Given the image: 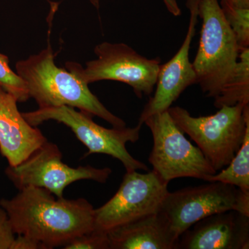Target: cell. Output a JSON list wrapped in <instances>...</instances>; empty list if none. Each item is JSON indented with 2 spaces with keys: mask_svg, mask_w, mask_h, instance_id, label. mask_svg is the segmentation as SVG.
Returning a JSON list of instances; mask_svg holds the SVG:
<instances>
[{
  "mask_svg": "<svg viewBox=\"0 0 249 249\" xmlns=\"http://www.w3.org/2000/svg\"><path fill=\"white\" fill-rule=\"evenodd\" d=\"M16 234L36 241L44 249L64 247L94 229L95 209L83 198L55 199L43 188L27 186L11 199L0 200Z\"/></svg>",
  "mask_w": 249,
  "mask_h": 249,
  "instance_id": "6da1fadb",
  "label": "cell"
},
{
  "mask_svg": "<svg viewBox=\"0 0 249 249\" xmlns=\"http://www.w3.org/2000/svg\"><path fill=\"white\" fill-rule=\"evenodd\" d=\"M54 57L48 41L47 48L16 65V73L25 83L29 98L35 100L39 108L68 106L98 116L113 127H126V123L108 110L88 84L66 69L57 66Z\"/></svg>",
  "mask_w": 249,
  "mask_h": 249,
  "instance_id": "7a4b0ae2",
  "label": "cell"
},
{
  "mask_svg": "<svg viewBox=\"0 0 249 249\" xmlns=\"http://www.w3.org/2000/svg\"><path fill=\"white\" fill-rule=\"evenodd\" d=\"M219 109L213 115L199 117L178 106L168 109L174 122L196 142L216 172L231 161L249 126V104L239 103Z\"/></svg>",
  "mask_w": 249,
  "mask_h": 249,
  "instance_id": "3957f363",
  "label": "cell"
},
{
  "mask_svg": "<svg viewBox=\"0 0 249 249\" xmlns=\"http://www.w3.org/2000/svg\"><path fill=\"white\" fill-rule=\"evenodd\" d=\"M201 28L199 47L193 63L196 84L209 98H216L235 68L240 49L226 21L219 0H200Z\"/></svg>",
  "mask_w": 249,
  "mask_h": 249,
  "instance_id": "277c9868",
  "label": "cell"
},
{
  "mask_svg": "<svg viewBox=\"0 0 249 249\" xmlns=\"http://www.w3.org/2000/svg\"><path fill=\"white\" fill-rule=\"evenodd\" d=\"M22 115L34 127L50 120L65 124L88 147L85 158L91 154H105L120 160L127 172L149 171L148 167L134 158L126 148L127 142H136L139 140L142 123L139 122L134 127L106 128L96 124L93 121V116L68 106L38 108L37 110L22 113Z\"/></svg>",
  "mask_w": 249,
  "mask_h": 249,
  "instance_id": "5b68a950",
  "label": "cell"
},
{
  "mask_svg": "<svg viewBox=\"0 0 249 249\" xmlns=\"http://www.w3.org/2000/svg\"><path fill=\"white\" fill-rule=\"evenodd\" d=\"M97 58L86 62L85 68L74 62H67L66 70L86 84L101 80H114L129 85L139 98L155 91L160 59H149L124 43L104 42L96 45Z\"/></svg>",
  "mask_w": 249,
  "mask_h": 249,
  "instance_id": "8992f818",
  "label": "cell"
},
{
  "mask_svg": "<svg viewBox=\"0 0 249 249\" xmlns=\"http://www.w3.org/2000/svg\"><path fill=\"white\" fill-rule=\"evenodd\" d=\"M143 124L150 129L153 138L149 162L165 181L169 183L181 178L209 181L217 173L200 149L186 138L168 110L152 114Z\"/></svg>",
  "mask_w": 249,
  "mask_h": 249,
  "instance_id": "52a82bcc",
  "label": "cell"
},
{
  "mask_svg": "<svg viewBox=\"0 0 249 249\" xmlns=\"http://www.w3.org/2000/svg\"><path fill=\"white\" fill-rule=\"evenodd\" d=\"M249 217V193L219 181L168 191L160 212L164 214L178 237L201 219L228 211Z\"/></svg>",
  "mask_w": 249,
  "mask_h": 249,
  "instance_id": "ba28073f",
  "label": "cell"
},
{
  "mask_svg": "<svg viewBox=\"0 0 249 249\" xmlns=\"http://www.w3.org/2000/svg\"><path fill=\"white\" fill-rule=\"evenodd\" d=\"M168 183L153 170L147 173L126 171L115 195L95 209V229L107 232L159 212Z\"/></svg>",
  "mask_w": 249,
  "mask_h": 249,
  "instance_id": "9c48e42d",
  "label": "cell"
},
{
  "mask_svg": "<svg viewBox=\"0 0 249 249\" xmlns=\"http://www.w3.org/2000/svg\"><path fill=\"white\" fill-rule=\"evenodd\" d=\"M58 145L47 141L22 163L6 168V176L18 189L24 187L43 188L63 198L65 188L80 180H92L106 183L112 170L109 168H96L90 165L71 168L62 160Z\"/></svg>",
  "mask_w": 249,
  "mask_h": 249,
  "instance_id": "30bf717a",
  "label": "cell"
},
{
  "mask_svg": "<svg viewBox=\"0 0 249 249\" xmlns=\"http://www.w3.org/2000/svg\"><path fill=\"white\" fill-rule=\"evenodd\" d=\"M199 1L200 0H186L190 19L186 37L173 58L160 65L155 93L142 109L139 123L143 124V121L152 114L168 110L188 87L196 84V72L189 54L199 18Z\"/></svg>",
  "mask_w": 249,
  "mask_h": 249,
  "instance_id": "8fae6325",
  "label": "cell"
},
{
  "mask_svg": "<svg viewBox=\"0 0 249 249\" xmlns=\"http://www.w3.org/2000/svg\"><path fill=\"white\" fill-rule=\"evenodd\" d=\"M180 236L178 249H249V217L228 211L204 218Z\"/></svg>",
  "mask_w": 249,
  "mask_h": 249,
  "instance_id": "7c38bea8",
  "label": "cell"
},
{
  "mask_svg": "<svg viewBox=\"0 0 249 249\" xmlns=\"http://www.w3.org/2000/svg\"><path fill=\"white\" fill-rule=\"evenodd\" d=\"M18 103L0 85V152L12 166L22 163L47 141L40 129L26 121Z\"/></svg>",
  "mask_w": 249,
  "mask_h": 249,
  "instance_id": "4fadbf2b",
  "label": "cell"
},
{
  "mask_svg": "<svg viewBox=\"0 0 249 249\" xmlns=\"http://www.w3.org/2000/svg\"><path fill=\"white\" fill-rule=\"evenodd\" d=\"M107 232L110 249H178L179 237L160 211Z\"/></svg>",
  "mask_w": 249,
  "mask_h": 249,
  "instance_id": "5bb4252c",
  "label": "cell"
},
{
  "mask_svg": "<svg viewBox=\"0 0 249 249\" xmlns=\"http://www.w3.org/2000/svg\"><path fill=\"white\" fill-rule=\"evenodd\" d=\"M214 99L217 108L249 104V48L241 51L231 75Z\"/></svg>",
  "mask_w": 249,
  "mask_h": 249,
  "instance_id": "9a60e30c",
  "label": "cell"
},
{
  "mask_svg": "<svg viewBox=\"0 0 249 249\" xmlns=\"http://www.w3.org/2000/svg\"><path fill=\"white\" fill-rule=\"evenodd\" d=\"M214 181L232 185L249 193V126L243 142L231 161L219 173L211 177L208 182Z\"/></svg>",
  "mask_w": 249,
  "mask_h": 249,
  "instance_id": "2e32d148",
  "label": "cell"
},
{
  "mask_svg": "<svg viewBox=\"0 0 249 249\" xmlns=\"http://www.w3.org/2000/svg\"><path fill=\"white\" fill-rule=\"evenodd\" d=\"M226 21L235 34L239 48H249V8L242 7L235 0H219Z\"/></svg>",
  "mask_w": 249,
  "mask_h": 249,
  "instance_id": "e0dca14e",
  "label": "cell"
},
{
  "mask_svg": "<svg viewBox=\"0 0 249 249\" xmlns=\"http://www.w3.org/2000/svg\"><path fill=\"white\" fill-rule=\"evenodd\" d=\"M0 85L14 95L18 103H24L29 99L27 86L17 73L9 66L7 55L0 53Z\"/></svg>",
  "mask_w": 249,
  "mask_h": 249,
  "instance_id": "ac0fdd59",
  "label": "cell"
},
{
  "mask_svg": "<svg viewBox=\"0 0 249 249\" xmlns=\"http://www.w3.org/2000/svg\"><path fill=\"white\" fill-rule=\"evenodd\" d=\"M65 249H110L108 232L93 229L69 242Z\"/></svg>",
  "mask_w": 249,
  "mask_h": 249,
  "instance_id": "d6986e66",
  "label": "cell"
},
{
  "mask_svg": "<svg viewBox=\"0 0 249 249\" xmlns=\"http://www.w3.org/2000/svg\"><path fill=\"white\" fill-rule=\"evenodd\" d=\"M16 232L9 216L2 208H0V249H13L16 241Z\"/></svg>",
  "mask_w": 249,
  "mask_h": 249,
  "instance_id": "ffe728a7",
  "label": "cell"
},
{
  "mask_svg": "<svg viewBox=\"0 0 249 249\" xmlns=\"http://www.w3.org/2000/svg\"><path fill=\"white\" fill-rule=\"evenodd\" d=\"M13 249H44L43 247L36 241L31 240L24 236L18 235Z\"/></svg>",
  "mask_w": 249,
  "mask_h": 249,
  "instance_id": "44dd1931",
  "label": "cell"
},
{
  "mask_svg": "<svg viewBox=\"0 0 249 249\" xmlns=\"http://www.w3.org/2000/svg\"><path fill=\"white\" fill-rule=\"evenodd\" d=\"M162 1L170 14L175 17L181 16V10L180 9L177 0H162Z\"/></svg>",
  "mask_w": 249,
  "mask_h": 249,
  "instance_id": "7402d4cb",
  "label": "cell"
},
{
  "mask_svg": "<svg viewBox=\"0 0 249 249\" xmlns=\"http://www.w3.org/2000/svg\"><path fill=\"white\" fill-rule=\"evenodd\" d=\"M236 4L242 7L249 8V0H235Z\"/></svg>",
  "mask_w": 249,
  "mask_h": 249,
  "instance_id": "603a6c76",
  "label": "cell"
},
{
  "mask_svg": "<svg viewBox=\"0 0 249 249\" xmlns=\"http://www.w3.org/2000/svg\"><path fill=\"white\" fill-rule=\"evenodd\" d=\"M89 1L96 9H99L101 0H89Z\"/></svg>",
  "mask_w": 249,
  "mask_h": 249,
  "instance_id": "cb8c5ba5",
  "label": "cell"
}]
</instances>
